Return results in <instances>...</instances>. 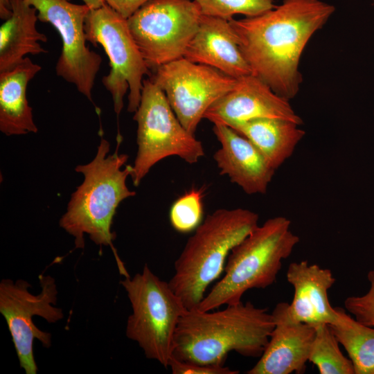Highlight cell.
Listing matches in <instances>:
<instances>
[{
	"mask_svg": "<svg viewBox=\"0 0 374 374\" xmlns=\"http://www.w3.org/2000/svg\"><path fill=\"white\" fill-rule=\"evenodd\" d=\"M334 11L320 0H284L262 15L229 23L252 74L290 100L299 91L303 51Z\"/></svg>",
	"mask_w": 374,
	"mask_h": 374,
	"instance_id": "cell-1",
	"label": "cell"
},
{
	"mask_svg": "<svg viewBox=\"0 0 374 374\" xmlns=\"http://www.w3.org/2000/svg\"><path fill=\"white\" fill-rule=\"evenodd\" d=\"M274 327L271 313L249 301L221 310H187L175 336L172 357L200 364H224L229 352L260 357Z\"/></svg>",
	"mask_w": 374,
	"mask_h": 374,
	"instance_id": "cell-2",
	"label": "cell"
},
{
	"mask_svg": "<svg viewBox=\"0 0 374 374\" xmlns=\"http://www.w3.org/2000/svg\"><path fill=\"white\" fill-rule=\"evenodd\" d=\"M120 143L118 137L116 150L110 154L109 143L102 138L93 160L75 168L84 180L72 193L59 225L74 238L75 249L84 247V234L96 244L113 249L115 234L111 228L116 210L123 200L136 195L127 186L132 166L123 168L128 156L118 153Z\"/></svg>",
	"mask_w": 374,
	"mask_h": 374,
	"instance_id": "cell-3",
	"label": "cell"
},
{
	"mask_svg": "<svg viewBox=\"0 0 374 374\" xmlns=\"http://www.w3.org/2000/svg\"><path fill=\"white\" fill-rule=\"evenodd\" d=\"M249 209L220 208L208 215L175 262L168 283L188 310L197 308L208 286L224 271L231 250L258 226Z\"/></svg>",
	"mask_w": 374,
	"mask_h": 374,
	"instance_id": "cell-4",
	"label": "cell"
},
{
	"mask_svg": "<svg viewBox=\"0 0 374 374\" xmlns=\"http://www.w3.org/2000/svg\"><path fill=\"white\" fill-rule=\"evenodd\" d=\"M290 220L278 216L258 226L231 250L224 275L195 309L208 311L238 303L247 291L272 285L282 261L299 242V238L290 230Z\"/></svg>",
	"mask_w": 374,
	"mask_h": 374,
	"instance_id": "cell-5",
	"label": "cell"
},
{
	"mask_svg": "<svg viewBox=\"0 0 374 374\" xmlns=\"http://www.w3.org/2000/svg\"><path fill=\"white\" fill-rule=\"evenodd\" d=\"M120 283L132 309L126 336L139 344L147 358L168 368L179 321L188 310L168 282L161 280L147 265L141 272L125 276Z\"/></svg>",
	"mask_w": 374,
	"mask_h": 374,
	"instance_id": "cell-6",
	"label": "cell"
},
{
	"mask_svg": "<svg viewBox=\"0 0 374 374\" xmlns=\"http://www.w3.org/2000/svg\"><path fill=\"white\" fill-rule=\"evenodd\" d=\"M137 123L138 150L131 177L138 186L150 170L162 159L177 156L193 164L204 156L200 141L181 125L163 91L151 79L143 80Z\"/></svg>",
	"mask_w": 374,
	"mask_h": 374,
	"instance_id": "cell-7",
	"label": "cell"
},
{
	"mask_svg": "<svg viewBox=\"0 0 374 374\" xmlns=\"http://www.w3.org/2000/svg\"><path fill=\"white\" fill-rule=\"evenodd\" d=\"M87 42L103 46L109 60L110 71L102 83L111 93L114 110L119 115L129 89L127 111L135 112L141 100L143 76L150 74L129 29L127 21L107 4L90 9L84 23Z\"/></svg>",
	"mask_w": 374,
	"mask_h": 374,
	"instance_id": "cell-8",
	"label": "cell"
},
{
	"mask_svg": "<svg viewBox=\"0 0 374 374\" xmlns=\"http://www.w3.org/2000/svg\"><path fill=\"white\" fill-rule=\"evenodd\" d=\"M202 16L193 0H150L127 21L150 69L184 57Z\"/></svg>",
	"mask_w": 374,
	"mask_h": 374,
	"instance_id": "cell-9",
	"label": "cell"
},
{
	"mask_svg": "<svg viewBox=\"0 0 374 374\" xmlns=\"http://www.w3.org/2000/svg\"><path fill=\"white\" fill-rule=\"evenodd\" d=\"M39 280L41 292L38 294L28 291L31 285L24 280L3 278L0 282V312L6 319L19 365L26 374H37L38 370L33 353L34 339L46 348L51 346V335L39 329L33 317H40L50 323L64 317L62 310L55 306L58 294L55 279L41 274Z\"/></svg>",
	"mask_w": 374,
	"mask_h": 374,
	"instance_id": "cell-10",
	"label": "cell"
},
{
	"mask_svg": "<svg viewBox=\"0 0 374 374\" xmlns=\"http://www.w3.org/2000/svg\"><path fill=\"white\" fill-rule=\"evenodd\" d=\"M150 79L163 91L181 125L193 134L207 109L238 81L184 57L158 66Z\"/></svg>",
	"mask_w": 374,
	"mask_h": 374,
	"instance_id": "cell-11",
	"label": "cell"
},
{
	"mask_svg": "<svg viewBox=\"0 0 374 374\" xmlns=\"http://www.w3.org/2000/svg\"><path fill=\"white\" fill-rule=\"evenodd\" d=\"M24 1L37 10L38 19L51 24L62 39V52L55 66L57 75L74 84L93 103L92 89L103 60L86 44L84 23L91 8L68 0Z\"/></svg>",
	"mask_w": 374,
	"mask_h": 374,
	"instance_id": "cell-12",
	"label": "cell"
},
{
	"mask_svg": "<svg viewBox=\"0 0 374 374\" xmlns=\"http://www.w3.org/2000/svg\"><path fill=\"white\" fill-rule=\"evenodd\" d=\"M256 118H278L301 125L289 100L277 94L261 79L249 74L238 78L232 90L217 100L204 118L229 127Z\"/></svg>",
	"mask_w": 374,
	"mask_h": 374,
	"instance_id": "cell-13",
	"label": "cell"
},
{
	"mask_svg": "<svg viewBox=\"0 0 374 374\" xmlns=\"http://www.w3.org/2000/svg\"><path fill=\"white\" fill-rule=\"evenodd\" d=\"M274 327L259 360L248 374L303 373L308 362L315 328L295 320L290 304L281 302L271 312Z\"/></svg>",
	"mask_w": 374,
	"mask_h": 374,
	"instance_id": "cell-14",
	"label": "cell"
},
{
	"mask_svg": "<svg viewBox=\"0 0 374 374\" xmlns=\"http://www.w3.org/2000/svg\"><path fill=\"white\" fill-rule=\"evenodd\" d=\"M213 131L220 143L213 154L220 175H226L247 194L266 193L276 170L260 150L227 125L213 124Z\"/></svg>",
	"mask_w": 374,
	"mask_h": 374,
	"instance_id": "cell-15",
	"label": "cell"
},
{
	"mask_svg": "<svg viewBox=\"0 0 374 374\" xmlns=\"http://www.w3.org/2000/svg\"><path fill=\"white\" fill-rule=\"evenodd\" d=\"M184 57L215 68L238 79L251 74L229 21L202 15Z\"/></svg>",
	"mask_w": 374,
	"mask_h": 374,
	"instance_id": "cell-16",
	"label": "cell"
},
{
	"mask_svg": "<svg viewBox=\"0 0 374 374\" xmlns=\"http://www.w3.org/2000/svg\"><path fill=\"white\" fill-rule=\"evenodd\" d=\"M286 276L294 290L290 312L295 320L315 327L335 319L336 310L328 296L335 282L330 269L302 260L290 263Z\"/></svg>",
	"mask_w": 374,
	"mask_h": 374,
	"instance_id": "cell-17",
	"label": "cell"
},
{
	"mask_svg": "<svg viewBox=\"0 0 374 374\" xmlns=\"http://www.w3.org/2000/svg\"><path fill=\"white\" fill-rule=\"evenodd\" d=\"M42 67L25 57L10 70L0 73V130L7 136L37 132L26 89Z\"/></svg>",
	"mask_w": 374,
	"mask_h": 374,
	"instance_id": "cell-18",
	"label": "cell"
},
{
	"mask_svg": "<svg viewBox=\"0 0 374 374\" xmlns=\"http://www.w3.org/2000/svg\"><path fill=\"white\" fill-rule=\"evenodd\" d=\"M37 12L24 0H12V15L0 27V73L14 68L28 54L48 52L39 44L48 38L36 28Z\"/></svg>",
	"mask_w": 374,
	"mask_h": 374,
	"instance_id": "cell-19",
	"label": "cell"
},
{
	"mask_svg": "<svg viewBox=\"0 0 374 374\" xmlns=\"http://www.w3.org/2000/svg\"><path fill=\"white\" fill-rule=\"evenodd\" d=\"M297 123L278 118H256L231 127L249 140L276 170L293 154L305 136Z\"/></svg>",
	"mask_w": 374,
	"mask_h": 374,
	"instance_id": "cell-20",
	"label": "cell"
},
{
	"mask_svg": "<svg viewBox=\"0 0 374 374\" xmlns=\"http://www.w3.org/2000/svg\"><path fill=\"white\" fill-rule=\"evenodd\" d=\"M336 318L329 325L339 344L346 350L355 374H374V328L335 308Z\"/></svg>",
	"mask_w": 374,
	"mask_h": 374,
	"instance_id": "cell-21",
	"label": "cell"
},
{
	"mask_svg": "<svg viewBox=\"0 0 374 374\" xmlns=\"http://www.w3.org/2000/svg\"><path fill=\"white\" fill-rule=\"evenodd\" d=\"M314 328L308 362L314 364L321 374H354L351 360L342 354L329 325L323 323Z\"/></svg>",
	"mask_w": 374,
	"mask_h": 374,
	"instance_id": "cell-22",
	"label": "cell"
},
{
	"mask_svg": "<svg viewBox=\"0 0 374 374\" xmlns=\"http://www.w3.org/2000/svg\"><path fill=\"white\" fill-rule=\"evenodd\" d=\"M202 14L228 21L235 15L245 17L262 15L274 8V0H194Z\"/></svg>",
	"mask_w": 374,
	"mask_h": 374,
	"instance_id": "cell-23",
	"label": "cell"
},
{
	"mask_svg": "<svg viewBox=\"0 0 374 374\" xmlns=\"http://www.w3.org/2000/svg\"><path fill=\"white\" fill-rule=\"evenodd\" d=\"M203 213L202 192L193 189L173 203L170 210V222L177 231L188 233L201 224Z\"/></svg>",
	"mask_w": 374,
	"mask_h": 374,
	"instance_id": "cell-24",
	"label": "cell"
},
{
	"mask_svg": "<svg viewBox=\"0 0 374 374\" xmlns=\"http://www.w3.org/2000/svg\"><path fill=\"white\" fill-rule=\"evenodd\" d=\"M367 278L370 283L368 291L362 296L348 297L344 305L357 321L374 327V269L368 271Z\"/></svg>",
	"mask_w": 374,
	"mask_h": 374,
	"instance_id": "cell-25",
	"label": "cell"
},
{
	"mask_svg": "<svg viewBox=\"0 0 374 374\" xmlns=\"http://www.w3.org/2000/svg\"><path fill=\"white\" fill-rule=\"evenodd\" d=\"M168 367L173 374H237L238 371L232 370L224 364H200L179 360L173 357L169 361Z\"/></svg>",
	"mask_w": 374,
	"mask_h": 374,
	"instance_id": "cell-26",
	"label": "cell"
},
{
	"mask_svg": "<svg viewBox=\"0 0 374 374\" xmlns=\"http://www.w3.org/2000/svg\"><path fill=\"white\" fill-rule=\"evenodd\" d=\"M105 3L127 19L150 0H104Z\"/></svg>",
	"mask_w": 374,
	"mask_h": 374,
	"instance_id": "cell-27",
	"label": "cell"
},
{
	"mask_svg": "<svg viewBox=\"0 0 374 374\" xmlns=\"http://www.w3.org/2000/svg\"><path fill=\"white\" fill-rule=\"evenodd\" d=\"M12 15V0H0V18L5 21Z\"/></svg>",
	"mask_w": 374,
	"mask_h": 374,
	"instance_id": "cell-28",
	"label": "cell"
},
{
	"mask_svg": "<svg viewBox=\"0 0 374 374\" xmlns=\"http://www.w3.org/2000/svg\"><path fill=\"white\" fill-rule=\"evenodd\" d=\"M69 1V0H68ZM89 8L94 9L103 6L105 3L104 0H82Z\"/></svg>",
	"mask_w": 374,
	"mask_h": 374,
	"instance_id": "cell-29",
	"label": "cell"
},
{
	"mask_svg": "<svg viewBox=\"0 0 374 374\" xmlns=\"http://www.w3.org/2000/svg\"><path fill=\"white\" fill-rule=\"evenodd\" d=\"M373 6H374V0H373Z\"/></svg>",
	"mask_w": 374,
	"mask_h": 374,
	"instance_id": "cell-30",
	"label": "cell"
},
{
	"mask_svg": "<svg viewBox=\"0 0 374 374\" xmlns=\"http://www.w3.org/2000/svg\"><path fill=\"white\" fill-rule=\"evenodd\" d=\"M373 114H374V112H373Z\"/></svg>",
	"mask_w": 374,
	"mask_h": 374,
	"instance_id": "cell-31",
	"label": "cell"
}]
</instances>
